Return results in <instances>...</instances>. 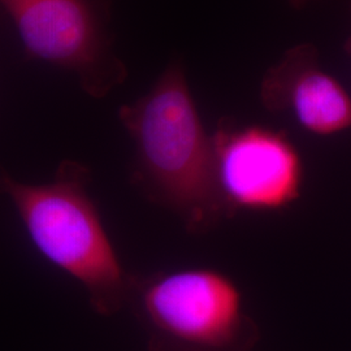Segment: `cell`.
I'll list each match as a JSON object with an SVG mask.
<instances>
[{
    "label": "cell",
    "mask_w": 351,
    "mask_h": 351,
    "mask_svg": "<svg viewBox=\"0 0 351 351\" xmlns=\"http://www.w3.org/2000/svg\"><path fill=\"white\" fill-rule=\"evenodd\" d=\"M119 119L134 143L130 180L149 201L175 213L191 233L229 217L216 182L213 136L181 64H171L147 94L123 106Z\"/></svg>",
    "instance_id": "obj_1"
},
{
    "label": "cell",
    "mask_w": 351,
    "mask_h": 351,
    "mask_svg": "<svg viewBox=\"0 0 351 351\" xmlns=\"http://www.w3.org/2000/svg\"><path fill=\"white\" fill-rule=\"evenodd\" d=\"M88 165L64 160L46 184L19 182L0 171V194L12 201L38 252L77 280L97 314L119 313L129 302L134 275L121 263L99 208L88 194Z\"/></svg>",
    "instance_id": "obj_2"
},
{
    "label": "cell",
    "mask_w": 351,
    "mask_h": 351,
    "mask_svg": "<svg viewBox=\"0 0 351 351\" xmlns=\"http://www.w3.org/2000/svg\"><path fill=\"white\" fill-rule=\"evenodd\" d=\"M128 304L149 351H252L259 339L237 284L213 268L134 275Z\"/></svg>",
    "instance_id": "obj_3"
},
{
    "label": "cell",
    "mask_w": 351,
    "mask_h": 351,
    "mask_svg": "<svg viewBox=\"0 0 351 351\" xmlns=\"http://www.w3.org/2000/svg\"><path fill=\"white\" fill-rule=\"evenodd\" d=\"M26 55L75 73L93 98L128 75L107 30L110 14L95 0H0Z\"/></svg>",
    "instance_id": "obj_4"
},
{
    "label": "cell",
    "mask_w": 351,
    "mask_h": 351,
    "mask_svg": "<svg viewBox=\"0 0 351 351\" xmlns=\"http://www.w3.org/2000/svg\"><path fill=\"white\" fill-rule=\"evenodd\" d=\"M213 141L216 182L228 216L282 211L300 201L304 165L284 132L228 124L217 128Z\"/></svg>",
    "instance_id": "obj_5"
},
{
    "label": "cell",
    "mask_w": 351,
    "mask_h": 351,
    "mask_svg": "<svg viewBox=\"0 0 351 351\" xmlns=\"http://www.w3.org/2000/svg\"><path fill=\"white\" fill-rule=\"evenodd\" d=\"M261 99L271 112H290L316 136H333L351 126V98L319 65L314 45L289 50L262 80Z\"/></svg>",
    "instance_id": "obj_6"
},
{
    "label": "cell",
    "mask_w": 351,
    "mask_h": 351,
    "mask_svg": "<svg viewBox=\"0 0 351 351\" xmlns=\"http://www.w3.org/2000/svg\"><path fill=\"white\" fill-rule=\"evenodd\" d=\"M95 1L101 5L104 12L110 14V12H111V0H95Z\"/></svg>",
    "instance_id": "obj_7"
},
{
    "label": "cell",
    "mask_w": 351,
    "mask_h": 351,
    "mask_svg": "<svg viewBox=\"0 0 351 351\" xmlns=\"http://www.w3.org/2000/svg\"><path fill=\"white\" fill-rule=\"evenodd\" d=\"M308 1H311V0H289L290 5L294 7V8H302V7H304Z\"/></svg>",
    "instance_id": "obj_8"
},
{
    "label": "cell",
    "mask_w": 351,
    "mask_h": 351,
    "mask_svg": "<svg viewBox=\"0 0 351 351\" xmlns=\"http://www.w3.org/2000/svg\"><path fill=\"white\" fill-rule=\"evenodd\" d=\"M346 51L351 55V38L348 40V43H346Z\"/></svg>",
    "instance_id": "obj_9"
}]
</instances>
